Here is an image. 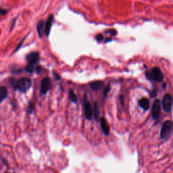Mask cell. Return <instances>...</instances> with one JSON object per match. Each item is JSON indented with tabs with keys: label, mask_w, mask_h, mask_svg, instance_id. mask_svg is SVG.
Here are the masks:
<instances>
[{
	"label": "cell",
	"mask_w": 173,
	"mask_h": 173,
	"mask_svg": "<svg viewBox=\"0 0 173 173\" xmlns=\"http://www.w3.org/2000/svg\"><path fill=\"white\" fill-rule=\"evenodd\" d=\"M10 83L14 89L21 93H25L31 86V81L29 78H22L19 80L12 78L10 80Z\"/></svg>",
	"instance_id": "6da1fadb"
},
{
	"label": "cell",
	"mask_w": 173,
	"mask_h": 173,
	"mask_svg": "<svg viewBox=\"0 0 173 173\" xmlns=\"http://www.w3.org/2000/svg\"><path fill=\"white\" fill-rule=\"evenodd\" d=\"M145 77L149 81H154L155 82H162L164 79V75L161 70L158 67H155L151 70L145 72Z\"/></svg>",
	"instance_id": "7a4b0ae2"
},
{
	"label": "cell",
	"mask_w": 173,
	"mask_h": 173,
	"mask_svg": "<svg viewBox=\"0 0 173 173\" xmlns=\"http://www.w3.org/2000/svg\"><path fill=\"white\" fill-rule=\"evenodd\" d=\"M172 131V123L171 120H166L162 124L160 131V137L166 139L170 137Z\"/></svg>",
	"instance_id": "3957f363"
},
{
	"label": "cell",
	"mask_w": 173,
	"mask_h": 173,
	"mask_svg": "<svg viewBox=\"0 0 173 173\" xmlns=\"http://www.w3.org/2000/svg\"><path fill=\"white\" fill-rule=\"evenodd\" d=\"M161 108H162V102L160 99H155L153 103L152 106V110H151V116L153 119L157 120L160 117L161 113Z\"/></svg>",
	"instance_id": "277c9868"
},
{
	"label": "cell",
	"mask_w": 173,
	"mask_h": 173,
	"mask_svg": "<svg viewBox=\"0 0 173 173\" xmlns=\"http://www.w3.org/2000/svg\"><path fill=\"white\" fill-rule=\"evenodd\" d=\"M162 107L164 112H170L172 110V97L171 94H166L162 99Z\"/></svg>",
	"instance_id": "5b68a950"
},
{
	"label": "cell",
	"mask_w": 173,
	"mask_h": 173,
	"mask_svg": "<svg viewBox=\"0 0 173 173\" xmlns=\"http://www.w3.org/2000/svg\"><path fill=\"white\" fill-rule=\"evenodd\" d=\"M51 86V79L48 77H45L41 82V93L42 95H46L50 91Z\"/></svg>",
	"instance_id": "8992f818"
},
{
	"label": "cell",
	"mask_w": 173,
	"mask_h": 173,
	"mask_svg": "<svg viewBox=\"0 0 173 173\" xmlns=\"http://www.w3.org/2000/svg\"><path fill=\"white\" fill-rule=\"evenodd\" d=\"M84 105H85V118L88 120H91L92 119V115H93V108L91 107V103L88 101L87 97L85 95V101H84Z\"/></svg>",
	"instance_id": "52a82bcc"
},
{
	"label": "cell",
	"mask_w": 173,
	"mask_h": 173,
	"mask_svg": "<svg viewBox=\"0 0 173 173\" xmlns=\"http://www.w3.org/2000/svg\"><path fill=\"white\" fill-rule=\"evenodd\" d=\"M40 56L38 52H31L26 56V60L29 64L35 66L39 62Z\"/></svg>",
	"instance_id": "ba28073f"
},
{
	"label": "cell",
	"mask_w": 173,
	"mask_h": 173,
	"mask_svg": "<svg viewBox=\"0 0 173 173\" xmlns=\"http://www.w3.org/2000/svg\"><path fill=\"white\" fill-rule=\"evenodd\" d=\"M54 21V17L53 15L51 14L49 16V18H47L46 22L45 23V34H46V36H48L50 33V30L51 29V26H52Z\"/></svg>",
	"instance_id": "9c48e42d"
},
{
	"label": "cell",
	"mask_w": 173,
	"mask_h": 173,
	"mask_svg": "<svg viewBox=\"0 0 173 173\" xmlns=\"http://www.w3.org/2000/svg\"><path fill=\"white\" fill-rule=\"evenodd\" d=\"M100 124H101V127L103 131V133H104L105 135L108 136L110 134V127L106 120L103 117L100 119Z\"/></svg>",
	"instance_id": "30bf717a"
},
{
	"label": "cell",
	"mask_w": 173,
	"mask_h": 173,
	"mask_svg": "<svg viewBox=\"0 0 173 173\" xmlns=\"http://www.w3.org/2000/svg\"><path fill=\"white\" fill-rule=\"evenodd\" d=\"M138 104H139L140 108H142L145 111H147V110L150 109V101H149L148 99L145 98H141L138 102Z\"/></svg>",
	"instance_id": "8fae6325"
},
{
	"label": "cell",
	"mask_w": 173,
	"mask_h": 173,
	"mask_svg": "<svg viewBox=\"0 0 173 173\" xmlns=\"http://www.w3.org/2000/svg\"><path fill=\"white\" fill-rule=\"evenodd\" d=\"M45 23L46 22L44 20H40L37 25V33L40 38H42L43 34L45 33Z\"/></svg>",
	"instance_id": "7c38bea8"
},
{
	"label": "cell",
	"mask_w": 173,
	"mask_h": 173,
	"mask_svg": "<svg viewBox=\"0 0 173 173\" xmlns=\"http://www.w3.org/2000/svg\"><path fill=\"white\" fill-rule=\"evenodd\" d=\"M103 85H104V83L102 81H93L92 82H90L89 83V86L91 87V89L94 90V91H97V90H99L101 89Z\"/></svg>",
	"instance_id": "4fadbf2b"
},
{
	"label": "cell",
	"mask_w": 173,
	"mask_h": 173,
	"mask_svg": "<svg viewBox=\"0 0 173 173\" xmlns=\"http://www.w3.org/2000/svg\"><path fill=\"white\" fill-rule=\"evenodd\" d=\"M8 97V90L5 86H0V103Z\"/></svg>",
	"instance_id": "5bb4252c"
},
{
	"label": "cell",
	"mask_w": 173,
	"mask_h": 173,
	"mask_svg": "<svg viewBox=\"0 0 173 173\" xmlns=\"http://www.w3.org/2000/svg\"><path fill=\"white\" fill-rule=\"evenodd\" d=\"M69 98H70V101L72 103H76L77 102V100H78L77 96L75 94V93L74 92V91L72 89L69 90Z\"/></svg>",
	"instance_id": "9a60e30c"
},
{
	"label": "cell",
	"mask_w": 173,
	"mask_h": 173,
	"mask_svg": "<svg viewBox=\"0 0 173 173\" xmlns=\"http://www.w3.org/2000/svg\"><path fill=\"white\" fill-rule=\"evenodd\" d=\"M93 113H94V116H95V119H97V118H98V106L97 103L95 102L94 103V106H93Z\"/></svg>",
	"instance_id": "2e32d148"
},
{
	"label": "cell",
	"mask_w": 173,
	"mask_h": 173,
	"mask_svg": "<svg viewBox=\"0 0 173 173\" xmlns=\"http://www.w3.org/2000/svg\"><path fill=\"white\" fill-rule=\"evenodd\" d=\"M34 110V104L33 102H30L28 106V108H27V112L29 114H31L33 112Z\"/></svg>",
	"instance_id": "e0dca14e"
},
{
	"label": "cell",
	"mask_w": 173,
	"mask_h": 173,
	"mask_svg": "<svg viewBox=\"0 0 173 173\" xmlns=\"http://www.w3.org/2000/svg\"><path fill=\"white\" fill-rule=\"evenodd\" d=\"M110 91V85H108L105 88L104 91H103V96H104V98H106Z\"/></svg>",
	"instance_id": "ac0fdd59"
},
{
	"label": "cell",
	"mask_w": 173,
	"mask_h": 173,
	"mask_svg": "<svg viewBox=\"0 0 173 173\" xmlns=\"http://www.w3.org/2000/svg\"><path fill=\"white\" fill-rule=\"evenodd\" d=\"M8 12V10L5 8H0V15H5Z\"/></svg>",
	"instance_id": "d6986e66"
},
{
	"label": "cell",
	"mask_w": 173,
	"mask_h": 173,
	"mask_svg": "<svg viewBox=\"0 0 173 173\" xmlns=\"http://www.w3.org/2000/svg\"><path fill=\"white\" fill-rule=\"evenodd\" d=\"M119 100H120V102L121 103V105L122 106H124V96L123 95H120L119 97Z\"/></svg>",
	"instance_id": "ffe728a7"
},
{
	"label": "cell",
	"mask_w": 173,
	"mask_h": 173,
	"mask_svg": "<svg viewBox=\"0 0 173 173\" xmlns=\"http://www.w3.org/2000/svg\"><path fill=\"white\" fill-rule=\"evenodd\" d=\"M34 70L36 71L37 74H39L41 70H42V68H41V66H37L35 69H34Z\"/></svg>",
	"instance_id": "44dd1931"
},
{
	"label": "cell",
	"mask_w": 173,
	"mask_h": 173,
	"mask_svg": "<svg viewBox=\"0 0 173 173\" xmlns=\"http://www.w3.org/2000/svg\"><path fill=\"white\" fill-rule=\"evenodd\" d=\"M157 95L156 90H155V89L152 90L151 92V98H154V97H155V95Z\"/></svg>",
	"instance_id": "7402d4cb"
},
{
	"label": "cell",
	"mask_w": 173,
	"mask_h": 173,
	"mask_svg": "<svg viewBox=\"0 0 173 173\" xmlns=\"http://www.w3.org/2000/svg\"><path fill=\"white\" fill-rule=\"evenodd\" d=\"M54 75L55 76V78H56V79H57V80H60V77L56 73V72H54Z\"/></svg>",
	"instance_id": "603a6c76"
},
{
	"label": "cell",
	"mask_w": 173,
	"mask_h": 173,
	"mask_svg": "<svg viewBox=\"0 0 173 173\" xmlns=\"http://www.w3.org/2000/svg\"><path fill=\"white\" fill-rule=\"evenodd\" d=\"M102 39H103V37H102V34H98V35L96 37V39L98 41H101Z\"/></svg>",
	"instance_id": "cb8c5ba5"
},
{
	"label": "cell",
	"mask_w": 173,
	"mask_h": 173,
	"mask_svg": "<svg viewBox=\"0 0 173 173\" xmlns=\"http://www.w3.org/2000/svg\"><path fill=\"white\" fill-rule=\"evenodd\" d=\"M25 39H23V40H22V41H21V42H20V43L19 46H18V47H17V48H16V50H15L14 51V52H16V51L17 50H18V49H19V48H20V46H22V45L23 41H25Z\"/></svg>",
	"instance_id": "d4e9b609"
},
{
	"label": "cell",
	"mask_w": 173,
	"mask_h": 173,
	"mask_svg": "<svg viewBox=\"0 0 173 173\" xmlns=\"http://www.w3.org/2000/svg\"><path fill=\"white\" fill-rule=\"evenodd\" d=\"M162 87H163V88H166V87H167V84H166V83H164L163 86H162Z\"/></svg>",
	"instance_id": "484cf974"
}]
</instances>
